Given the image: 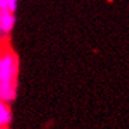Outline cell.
Wrapping results in <instances>:
<instances>
[{
    "mask_svg": "<svg viewBox=\"0 0 129 129\" xmlns=\"http://www.w3.org/2000/svg\"><path fill=\"white\" fill-rule=\"evenodd\" d=\"M17 77H19V57L11 46L3 44L0 59V99L11 103L17 95Z\"/></svg>",
    "mask_w": 129,
    "mask_h": 129,
    "instance_id": "1",
    "label": "cell"
},
{
    "mask_svg": "<svg viewBox=\"0 0 129 129\" xmlns=\"http://www.w3.org/2000/svg\"><path fill=\"white\" fill-rule=\"evenodd\" d=\"M16 24L15 12L9 9H0V40L5 41L12 33Z\"/></svg>",
    "mask_w": 129,
    "mask_h": 129,
    "instance_id": "2",
    "label": "cell"
},
{
    "mask_svg": "<svg viewBox=\"0 0 129 129\" xmlns=\"http://www.w3.org/2000/svg\"><path fill=\"white\" fill-rule=\"evenodd\" d=\"M11 120H12V112L9 109V105L0 99V126H7Z\"/></svg>",
    "mask_w": 129,
    "mask_h": 129,
    "instance_id": "3",
    "label": "cell"
},
{
    "mask_svg": "<svg viewBox=\"0 0 129 129\" xmlns=\"http://www.w3.org/2000/svg\"><path fill=\"white\" fill-rule=\"evenodd\" d=\"M19 0H0V9H9L11 12H16Z\"/></svg>",
    "mask_w": 129,
    "mask_h": 129,
    "instance_id": "4",
    "label": "cell"
},
{
    "mask_svg": "<svg viewBox=\"0 0 129 129\" xmlns=\"http://www.w3.org/2000/svg\"><path fill=\"white\" fill-rule=\"evenodd\" d=\"M2 50H3V45H0V59H2Z\"/></svg>",
    "mask_w": 129,
    "mask_h": 129,
    "instance_id": "5",
    "label": "cell"
},
{
    "mask_svg": "<svg viewBox=\"0 0 129 129\" xmlns=\"http://www.w3.org/2000/svg\"><path fill=\"white\" fill-rule=\"evenodd\" d=\"M0 129H8L7 126H0Z\"/></svg>",
    "mask_w": 129,
    "mask_h": 129,
    "instance_id": "6",
    "label": "cell"
}]
</instances>
